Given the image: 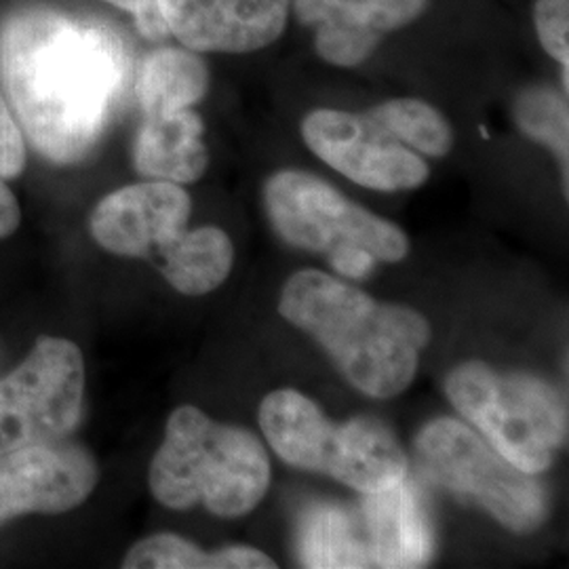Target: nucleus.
Wrapping results in <instances>:
<instances>
[{
	"label": "nucleus",
	"instance_id": "obj_1",
	"mask_svg": "<svg viewBox=\"0 0 569 569\" xmlns=\"http://www.w3.org/2000/svg\"><path fill=\"white\" fill-rule=\"evenodd\" d=\"M0 74L21 136L44 159L70 164L100 142L129 60L110 30L37 4L2 21Z\"/></svg>",
	"mask_w": 569,
	"mask_h": 569
},
{
	"label": "nucleus",
	"instance_id": "obj_2",
	"mask_svg": "<svg viewBox=\"0 0 569 569\" xmlns=\"http://www.w3.org/2000/svg\"><path fill=\"white\" fill-rule=\"evenodd\" d=\"M279 312L323 346L346 380L373 399H392L409 388L430 342V326L418 310L378 302L315 268L287 279Z\"/></svg>",
	"mask_w": 569,
	"mask_h": 569
},
{
	"label": "nucleus",
	"instance_id": "obj_3",
	"mask_svg": "<svg viewBox=\"0 0 569 569\" xmlns=\"http://www.w3.org/2000/svg\"><path fill=\"white\" fill-rule=\"evenodd\" d=\"M148 483L167 509L203 502L209 512L234 519L264 500L270 458L251 430L218 425L199 407L182 406L167 420Z\"/></svg>",
	"mask_w": 569,
	"mask_h": 569
},
{
	"label": "nucleus",
	"instance_id": "obj_4",
	"mask_svg": "<svg viewBox=\"0 0 569 569\" xmlns=\"http://www.w3.org/2000/svg\"><path fill=\"white\" fill-rule=\"evenodd\" d=\"M258 422L283 462L329 475L366 496L392 488L407 477L406 451L385 422L359 416L333 425L300 390L268 392Z\"/></svg>",
	"mask_w": 569,
	"mask_h": 569
},
{
	"label": "nucleus",
	"instance_id": "obj_5",
	"mask_svg": "<svg viewBox=\"0 0 569 569\" xmlns=\"http://www.w3.org/2000/svg\"><path fill=\"white\" fill-rule=\"evenodd\" d=\"M266 213L293 247L326 253L342 277L361 279L376 262L406 260V232L367 211L331 183L300 169H283L264 183Z\"/></svg>",
	"mask_w": 569,
	"mask_h": 569
},
{
	"label": "nucleus",
	"instance_id": "obj_6",
	"mask_svg": "<svg viewBox=\"0 0 569 569\" xmlns=\"http://www.w3.org/2000/svg\"><path fill=\"white\" fill-rule=\"evenodd\" d=\"M446 395L491 448L529 475L547 472L568 441L566 403L540 378L467 361L451 369Z\"/></svg>",
	"mask_w": 569,
	"mask_h": 569
},
{
	"label": "nucleus",
	"instance_id": "obj_7",
	"mask_svg": "<svg viewBox=\"0 0 569 569\" xmlns=\"http://www.w3.org/2000/svg\"><path fill=\"white\" fill-rule=\"evenodd\" d=\"M416 453L428 479L477 502L512 531L538 529L547 519V496L536 475L515 467L456 418H437L416 437Z\"/></svg>",
	"mask_w": 569,
	"mask_h": 569
},
{
	"label": "nucleus",
	"instance_id": "obj_8",
	"mask_svg": "<svg viewBox=\"0 0 569 569\" xmlns=\"http://www.w3.org/2000/svg\"><path fill=\"white\" fill-rule=\"evenodd\" d=\"M84 366L79 346L41 338L0 380V453L61 441L81 418Z\"/></svg>",
	"mask_w": 569,
	"mask_h": 569
},
{
	"label": "nucleus",
	"instance_id": "obj_9",
	"mask_svg": "<svg viewBox=\"0 0 569 569\" xmlns=\"http://www.w3.org/2000/svg\"><path fill=\"white\" fill-rule=\"evenodd\" d=\"M302 138L323 163L369 190H413L430 176L425 159L369 114L317 108L302 121Z\"/></svg>",
	"mask_w": 569,
	"mask_h": 569
},
{
	"label": "nucleus",
	"instance_id": "obj_10",
	"mask_svg": "<svg viewBox=\"0 0 569 569\" xmlns=\"http://www.w3.org/2000/svg\"><path fill=\"white\" fill-rule=\"evenodd\" d=\"M98 483L93 458L77 446L42 443L0 453V523L20 515L77 509Z\"/></svg>",
	"mask_w": 569,
	"mask_h": 569
},
{
	"label": "nucleus",
	"instance_id": "obj_11",
	"mask_svg": "<svg viewBox=\"0 0 569 569\" xmlns=\"http://www.w3.org/2000/svg\"><path fill=\"white\" fill-rule=\"evenodd\" d=\"M167 32L197 53H253L279 41L291 0H157Z\"/></svg>",
	"mask_w": 569,
	"mask_h": 569
},
{
	"label": "nucleus",
	"instance_id": "obj_12",
	"mask_svg": "<svg viewBox=\"0 0 569 569\" xmlns=\"http://www.w3.org/2000/svg\"><path fill=\"white\" fill-rule=\"evenodd\" d=\"M192 201L180 183H131L110 192L91 216V234L106 251L146 258L186 230Z\"/></svg>",
	"mask_w": 569,
	"mask_h": 569
},
{
	"label": "nucleus",
	"instance_id": "obj_13",
	"mask_svg": "<svg viewBox=\"0 0 569 569\" xmlns=\"http://www.w3.org/2000/svg\"><path fill=\"white\" fill-rule=\"evenodd\" d=\"M430 0H291L302 26L315 30L321 60L338 68L366 63L382 39L418 20Z\"/></svg>",
	"mask_w": 569,
	"mask_h": 569
},
{
	"label": "nucleus",
	"instance_id": "obj_14",
	"mask_svg": "<svg viewBox=\"0 0 569 569\" xmlns=\"http://www.w3.org/2000/svg\"><path fill=\"white\" fill-rule=\"evenodd\" d=\"M363 526L376 568L427 566L432 552L427 510L407 477L392 488L367 493Z\"/></svg>",
	"mask_w": 569,
	"mask_h": 569
},
{
	"label": "nucleus",
	"instance_id": "obj_15",
	"mask_svg": "<svg viewBox=\"0 0 569 569\" xmlns=\"http://www.w3.org/2000/svg\"><path fill=\"white\" fill-rule=\"evenodd\" d=\"M203 131V121L192 108L146 117L133 143L138 173L180 186L201 180L209 164Z\"/></svg>",
	"mask_w": 569,
	"mask_h": 569
},
{
	"label": "nucleus",
	"instance_id": "obj_16",
	"mask_svg": "<svg viewBox=\"0 0 569 569\" xmlns=\"http://www.w3.org/2000/svg\"><path fill=\"white\" fill-rule=\"evenodd\" d=\"M167 283L183 296H204L224 283L234 264V247L222 228L183 230L157 251Z\"/></svg>",
	"mask_w": 569,
	"mask_h": 569
},
{
	"label": "nucleus",
	"instance_id": "obj_17",
	"mask_svg": "<svg viewBox=\"0 0 569 569\" xmlns=\"http://www.w3.org/2000/svg\"><path fill=\"white\" fill-rule=\"evenodd\" d=\"M209 89V68L188 47H164L143 60L136 93L143 114H169L201 102Z\"/></svg>",
	"mask_w": 569,
	"mask_h": 569
},
{
	"label": "nucleus",
	"instance_id": "obj_18",
	"mask_svg": "<svg viewBox=\"0 0 569 569\" xmlns=\"http://www.w3.org/2000/svg\"><path fill=\"white\" fill-rule=\"evenodd\" d=\"M298 552L305 568H376L366 526L338 505L306 510Z\"/></svg>",
	"mask_w": 569,
	"mask_h": 569
},
{
	"label": "nucleus",
	"instance_id": "obj_19",
	"mask_svg": "<svg viewBox=\"0 0 569 569\" xmlns=\"http://www.w3.org/2000/svg\"><path fill=\"white\" fill-rule=\"evenodd\" d=\"M127 569H272L277 563L251 547H226L204 552L176 533H154L127 552Z\"/></svg>",
	"mask_w": 569,
	"mask_h": 569
},
{
	"label": "nucleus",
	"instance_id": "obj_20",
	"mask_svg": "<svg viewBox=\"0 0 569 569\" xmlns=\"http://www.w3.org/2000/svg\"><path fill=\"white\" fill-rule=\"evenodd\" d=\"M395 140L418 154L446 157L453 146V131L448 119L428 102L413 98H397L367 112Z\"/></svg>",
	"mask_w": 569,
	"mask_h": 569
},
{
	"label": "nucleus",
	"instance_id": "obj_21",
	"mask_svg": "<svg viewBox=\"0 0 569 569\" xmlns=\"http://www.w3.org/2000/svg\"><path fill=\"white\" fill-rule=\"evenodd\" d=\"M512 117L526 138L555 152L568 188V93L549 84L526 87L515 100Z\"/></svg>",
	"mask_w": 569,
	"mask_h": 569
},
{
	"label": "nucleus",
	"instance_id": "obj_22",
	"mask_svg": "<svg viewBox=\"0 0 569 569\" xmlns=\"http://www.w3.org/2000/svg\"><path fill=\"white\" fill-rule=\"evenodd\" d=\"M533 26L542 49L563 70L569 68V0H536Z\"/></svg>",
	"mask_w": 569,
	"mask_h": 569
},
{
	"label": "nucleus",
	"instance_id": "obj_23",
	"mask_svg": "<svg viewBox=\"0 0 569 569\" xmlns=\"http://www.w3.org/2000/svg\"><path fill=\"white\" fill-rule=\"evenodd\" d=\"M26 164L20 124L0 91V178H18Z\"/></svg>",
	"mask_w": 569,
	"mask_h": 569
},
{
	"label": "nucleus",
	"instance_id": "obj_24",
	"mask_svg": "<svg viewBox=\"0 0 569 569\" xmlns=\"http://www.w3.org/2000/svg\"><path fill=\"white\" fill-rule=\"evenodd\" d=\"M106 2L131 13L138 21V28L142 30L143 37L163 39L164 34H169L163 18L159 13L157 0H106Z\"/></svg>",
	"mask_w": 569,
	"mask_h": 569
},
{
	"label": "nucleus",
	"instance_id": "obj_25",
	"mask_svg": "<svg viewBox=\"0 0 569 569\" xmlns=\"http://www.w3.org/2000/svg\"><path fill=\"white\" fill-rule=\"evenodd\" d=\"M20 224V207L13 192L4 186L0 178V239L9 237Z\"/></svg>",
	"mask_w": 569,
	"mask_h": 569
}]
</instances>
